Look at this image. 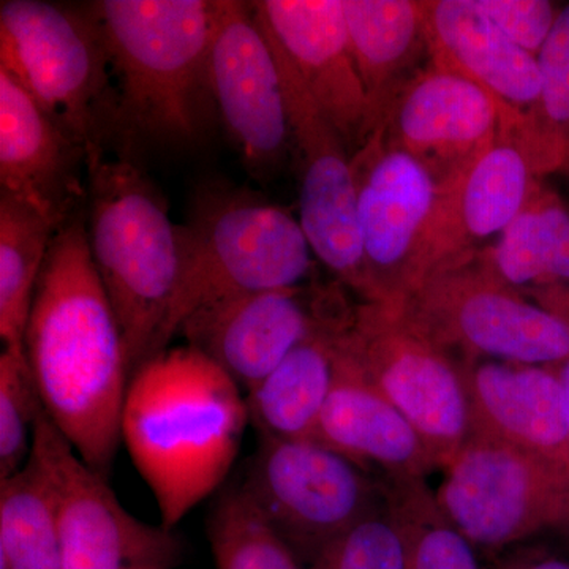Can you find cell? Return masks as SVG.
Wrapping results in <instances>:
<instances>
[{
    "label": "cell",
    "instance_id": "obj_1",
    "mask_svg": "<svg viewBox=\"0 0 569 569\" xmlns=\"http://www.w3.org/2000/svg\"><path fill=\"white\" fill-rule=\"evenodd\" d=\"M44 411L80 458L107 477L130 372L126 340L89 250L86 216L52 239L24 335Z\"/></svg>",
    "mask_w": 569,
    "mask_h": 569
},
{
    "label": "cell",
    "instance_id": "obj_2",
    "mask_svg": "<svg viewBox=\"0 0 569 569\" xmlns=\"http://www.w3.org/2000/svg\"><path fill=\"white\" fill-rule=\"evenodd\" d=\"M249 421L246 395L197 348H167L134 370L121 437L173 530L230 473Z\"/></svg>",
    "mask_w": 569,
    "mask_h": 569
},
{
    "label": "cell",
    "instance_id": "obj_3",
    "mask_svg": "<svg viewBox=\"0 0 569 569\" xmlns=\"http://www.w3.org/2000/svg\"><path fill=\"white\" fill-rule=\"evenodd\" d=\"M102 28L119 100L122 146H192L213 114V0L89 3Z\"/></svg>",
    "mask_w": 569,
    "mask_h": 569
},
{
    "label": "cell",
    "instance_id": "obj_4",
    "mask_svg": "<svg viewBox=\"0 0 569 569\" xmlns=\"http://www.w3.org/2000/svg\"><path fill=\"white\" fill-rule=\"evenodd\" d=\"M86 231L126 340L130 372L162 351L183 263L182 227L141 168L126 157L89 160Z\"/></svg>",
    "mask_w": 569,
    "mask_h": 569
},
{
    "label": "cell",
    "instance_id": "obj_5",
    "mask_svg": "<svg viewBox=\"0 0 569 569\" xmlns=\"http://www.w3.org/2000/svg\"><path fill=\"white\" fill-rule=\"evenodd\" d=\"M183 263L162 336V351L187 318L223 299L309 283L313 254L299 219L231 183L194 193L182 227Z\"/></svg>",
    "mask_w": 569,
    "mask_h": 569
},
{
    "label": "cell",
    "instance_id": "obj_6",
    "mask_svg": "<svg viewBox=\"0 0 569 569\" xmlns=\"http://www.w3.org/2000/svg\"><path fill=\"white\" fill-rule=\"evenodd\" d=\"M0 69L84 146L89 160L122 144L110 54L91 7L3 0Z\"/></svg>",
    "mask_w": 569,
    "mask_h": 569
},
{
    "label": "cell",
    "instance_id": "obj_7",
    "mask_svg": "<svg viewBox=\"0 0 569 569\" xmlns=\"http://www.w3.org/2000/svg\"><path fill=\"white\" fill-rule=\"evenodd\" d=\"M396 309L458 362L560 367L569 359V320L498 279L482 247L441 261Z\"/></svg>",
    "mask_w": 569,
    "mask_h": 569
},
{
    "label": "cell",
    "instance_id": "obj_8",
    "mask_svg": "<svg viewBox=\"0 0 569 569\" xmlns=\"http://www.w3.org/2000/svg\"><path fill=\"white\" fill-rule=\"evenodd\" d=\"M337 355L415 426L443 470L471 436L459 362L381 302H356Z\"/></svg>",
    "mask_w": 569,
    "mask_h": 569
},
{
    "label": "cell",
    "instance_id": "obj_9",
    "mask_svg": "<svg viewBox=\"0 0 569 569\" xmlns=\"http://www.w3.org/2000/svg\"><path fill=\"white\" fill-rule=\"evenodd\" d=\"M239 486L309 563L388 500L383 479L317 440L260 438Z\"/></svg>",
    "mask_w": 569,
    "mask_h": 569
},
{
    "label": "cell",
    "instance_id": "obj_10",
    "mask_svg": "<svg viewBox=\"0 0 569 569\" xmlns=\"http://www.w3.org/2000/svg\"><path fill=\"white\" fill-rule=\"evenodd\" d=\"M433 492L478 552L500 556L545 531L569 535L567 479L489 437L471 433Z\"/></svg>",
    "mask_w": 569,
    "mask_h": 569
},
{
    "label": "cell",
    "instance_id": "obj_11",
    "mask_svg": "<svg viewBox=\"0 0 569 569\" xmlns=\"http://www.w3.org/2000/svg\"><path fill=\"white\" fill-rule=\"evenodd\" d=\"M261 24L282 77L291 152L298 159L299 223L313 254L337 282L361 302H373L359 233L351 152L263 21Z\"/></svg>",
    "mask_w": 569,
    "mask_h": 569
},
{
    "label": "cell",
    "instance_id": "obj_12",
    "mask_svg": "<svg viewBox=\"0 0 569 569\" xmlns=\"http://www.w3.org/2000/svg\"><path fill=\"white\" fill-rule=\"evenodd\" d=\"M31 458L54 497L62 569H164L179 559L181 545L173 531L130 515L44 410L37 419Z\"/></svg>",
    "mask_w": 569,
    "mask_h": 569
},
{
    "label": "cell",
    "instance_id": "obj_13",
    "mask_svg": "<svg viewBox=\"0 0 569 569\" xmlns=\"http://www.w3.org/2000/svg\"><path fill=\"white\" fill-rule=\"evenodd\" d=\"M347 291L336 280L233 296L194 312L179 335L247 395L310 337L350 321L356 302Z\"/></svg>",
    "mask_w": 569,
    "mask_h": 569
},
{
    "label": "cell",
    "instance_id": "obj_14",
    "mask_svg": "<svg viewBox=\"0 0 569 569\" xmlns=\"http://www.w3.org/2000/svg\"><path fill=\"white\" fill-rule=\"evenodd\" d=\"M359 233L373 302L397 307L427 274L438 201L429 171L381 129L351 156Z\"/></svg>",
    "mask_w": 569,
    "mask_h": 569
},
{
    "label": "cell",
    "instance_id": "obj_15",
    "mask_svg": "<svg viewBox=\"0 0 569 569\" xmlns=\"http://www.w3.org/2000/svg\"><path fill=\"white\" fill-rule=\"evenodd\" d=\"M209 84L217 118L254 178L291 152L290 121L274 50L253 2L213 0Z\"/></svg>",
    "mask_w": 569,
    "mask_h": 569
},
{
    "label": "cell",
    "instance_id": "obj_16",
    "mask_svg": "<svg viewBox=\"0 0 569 569\" xmlns=\"http://www.w3.org/2000/svg\"><path fill=\"white\" fill-rule=\"evenodd\" d=\"M500 119L485 89L429 62L399 93L380 129L389 144L429 171L440 190L500 140Z\"/></svg>",
    "mask_w": 569,
    "mask_h": 569
},
{
    "label": "cell",
    "instance_id": "obj_17",
    "mask_svg": "<svg viewBox=\"0 0 569 569\" xmlns=\"http://www.w3.org/2000/svg\"><path fill=\"white\" fill-rule=\"evenodd\" d=\"M84 146L0 69V187L62 230L88 201Z\"/></svg>",
    "mask_w": 569,
    "mask_h": 569
},
{
    "label": "cell",
    "instance_id": "obj_18",
    "mask_svg": "<svg viewBox=\"0 0 569 569\" xmlns=\"http://www.w3.org/2000/svg\"><path fill=\"white\" fill-rule=\"evenodd\" d=\"M253 7L353 156L369 138V104L343 0H263Z\"/></svg>",
    "mask_w": 569,
    "mask_h": 569
},
{
    "label": "cell",
    "instance_id": "obj_19",
    "mask_svg": "<svg viewBox=\"0 0 569 569\" xmlns=\"http://www.w3.org/2000/svg\"><path fill=\"white\" fill-rule=\"evenodd\" d=\"M430 63L473 81L501 112L500 140L516 142L541 100L537 56L508 39L477 0H427Z\"/></svg>",
    "mask_w": 569,
    "mask_h": 569
},
{
    "label": "cell",
    "instance_id": "obj_20",
    "mask_svg": "<svg viewBox=\"0 0 569 569\" xmlns=\"http://www.w3.org/2000/svg\"><path fill=\"white\" fill-rule=\"evenodd\" d=\"M471 433L539 460L569 482V437L557 367L459 362Z\"/></svg>",
    "mask_w": 569,
    "mask_h": 569
},
{
    "label": "cell",
    "instance_id": "obj_21",
    "mask_svg": "<svg viewBox=\"0 0 569 569\" xmlns=\"http://www.w3.org/2000/svg\"><path fill=\"white\" fill-rule=\"evenodd\" d=\"M383 481L427 479L438 463L415 426L337 355V378L316 437Z\"/></svg>",
    "mask_w": 569,
    "mask_h": 569
},
{
    "label": "cell",
    "instance_id": "obj_22",
    "mask_svg": "<svg viewBox=\"0 0 569 569\" xmlns=\"http://www.w3.org/2000/svg\"><path fill=\"white\" fill-rule=\"evenodd\" d=\"M535 181L529 160L518 146L498 140L455 182L438 190L427 272L503 233L529 200Z\"/></svg>",
    "mask_w": 569,
    "mask_h": 569
},
{
    "label": "cell",
    "instance_id": "obj_23",
    "mask_svg": "<svg viewBox=\"0 0 569 569\" xmlns=\"http://www.w3.org/2000/svg\"><path fill=\"white\" fill-rule=\"evenodd\" d=\"M348 39L369 104V137L383 126L429 58L426 2L343 0Z\"/></svg>",
    "mask_w": 569,
    "mask_h": 569
},
{
    "label": "cell",
    "instance_id": "obj_24",
    "mask_svg": "<svg viewBox=\"0 0 569 569\" xmlns=\"http://www.w3.org/2000/svg\"><path fill=\"white\" fill-rule=\"evenodd\" d=\"M482 253L509 288L569 320V211L538 179L522 211Z\"/></svg>",
    "mask_w": 569,
    "mask_h": 569
},
{
    "label": "cell",
    "instance_id": "obj_25",
    "mask_svg": "<svg viewBox=\"0 0 569 569\" xmlns=\"http://www.w3.org/2000/svg\"><path fill=\"white\" fill-rule=\"evenodd\" d=\"M346 326L310 337L247 392L249 421L260 438L313 440L335 388L337 336Z\"/></svg>",
    "mask_w": 569,
    "mask_h": 569
},
{
    "label": "cell",
    "instance_id": "obj_26",
    "mask_svg": "<svg viewBox=\"0 0 569 569\" xmlns=\"http://www.w3.org/2000/svg\"><path fill=\"white\" fill-rule=\"evenodd\" d=\"M56 228L39 212L0 193V339L2 350L24 355V335L37 284Z\"/></svg>",
    "mask_w": 569,
    "mask_h": 569
},
{
    "label": "cell",
    "instance_id": "obj_27",
    "mask_svg": "<svg viewBox=\"0 0 569 569\" xmlns=\"http://www.w3.org/2000/svg\"><path fill=\"white\" fill-rule=\"evenodd\" d=\"M0 569H62L54 497L32 458L0 479Z\"/></svg>",
    "mask_w": 569,
    "mask_h": 569
},
{
    "label": "cell",
    "instance_id": "obj_28",
    "mask_svg": "<svg viewBox=\"0 0 569 569\" xmlns=\"http://www.w3.org/2000/svg\"><path fill=\"white\" fill-rule=\"evenodd\" d=\"M537 59L541 100L518 142L535 178L556 170L569 171V3L561 7Z\"/></svg>",
    "mask_w": 569,
    "mask_h": 569
},
{
    "label": "cell",
    "instance_id": "obj_29",
    "mask_svg": "<svg viewBox=\"0 0 569 569\" xmlns=\"http://www.w3.org/2000/svg\"><path fill=\"white\" fill-rule=\"evenodd\" d=\"M407 549V569H481L478 550L438 507L427 479L385 481Z\"/></svg>",
    "mask_w": 569,
    "mask_h": 569
},
{
    "label": "cell",
    "instance_id": "obj_30",
    "mask_svg": "<svg viewBox=\"0 0 569 569\" xmlns=\"http://www.w3.org/2000/svg\"><path fill=\"white\" fill-rule=\"evenodd\" d=\"M217 569H309L263 518L241 486L223 493L208 522Z\"/></svg>",
    "mask_w": 569,
    "mask_h": 569
},
{
    "label": "cell",
    "instance_id": "obj_31",
    "mask_svg": "<svg viewBox=\"0 0 569 569\" xmlns=\"http://www.w3.org/2000/svg\"><path fill=\"white\" fill-rule=\"evenodd\" d=\"M43 402L26 355H0V479L18 473L31 458Z\"/></svg>",
    "mask_w": 569,
    "mask_h": 569
},
{
    "label": "cell",
    "instance_id": "obj_32",
    "mask_svg": "<svg viewBox=\"0 0 569 569\" xmlns=\"http://www.w3.org/2000/svg\"><path fill=\"white\" fill-rule=\"evenodd\" d=\"M309 569H407L406 539L389 501L329 542Z\"/></svg>",
    "mask_w": 569,
    "mask_h": 569
},
{
    "label": "cell",
    "instance_id": "obj_33",
    "mask_svg": "<svg viewBox=\"0 0 569 569\" xmlns=\"http://www.w3.org/2000/svg\"><path fill=\"white\" fill-rule=\"evenodd\" d=\"M477 6L508 39L537 58L561 10L549 0H477Z\"/></svg>",
    "mask_w": 569,
    "mask_h": 569
},
{
    "label": "cell",
    "instance_id": "obj_34",
    "mask_svg": "<svg viewBox=\"0 0 569 569\" xmlns=\"http://www.w3.org/2000/svg\"><path fill=\"white\" fill-rule=\"evenodd\" d=\"M492 569H569V561L531 549H511L500 553Z\"/></svg>",
    "mask_w": 569,
    "mask_h": 569
},
{
    "label": "cell",
    "instance_id": "obj_35",
    "mask_svg": "<svg viewBox=\"0 0 569 569\" xmlns=\"http://www.w3.org/2000/svg\"><path fill=\"white\" fill-rule=\"evenodd\" d=\"M557 370H559L561 392H563L565 419H567V429L569 437V359L567 362H563V365H561L560 367H557Z\"/></svg>",
    "mask_w": 569,
    "mask_h": 569
}]
</instances>
